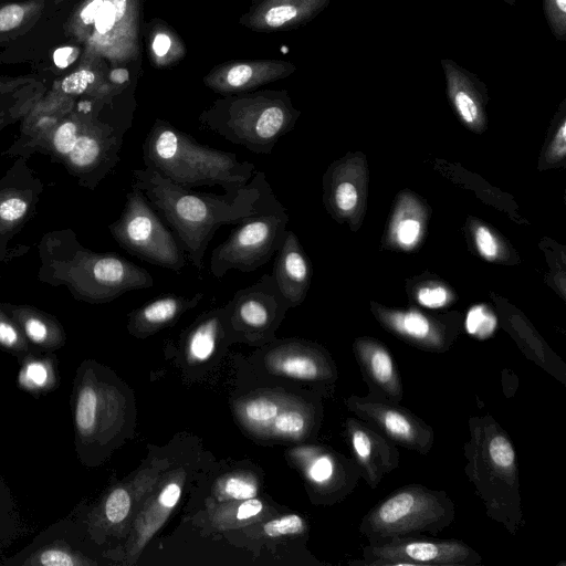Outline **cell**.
<instances>
[{
  "mask_svg": "<svg viewBox=\"0 0 566 566\" xmlns=\"http://www.w3.org/2000/svg\"><path fill=\"white\" fill-rule=\"evenodd\" d=\"M133 176V185L142 190L171 229L187 259L198 271L203 268V255L216 231L245 220L272 190L263 171H255L234 195L195 191L147 167L135 169Z\"/></svg>",
  "mask_w": 566,
  "mask_h": 566,
  "instance_id": "1",
  "label": "cell"
},
{
  "mask_svg": "<svg viewBox=\"0 0 566 566\" xmlns=\"http://www.w3.org/2000/svg\"><path fill=\"white\" fill-rule=\"evenodd\" d=\"M463 444L464 472L486 515L515 535L525 524L517 458L504 428L491 416H472Z\"/></svg>",
  "mask_w": 566,
  "mask_h": 566,
  "instance_id": "2",
  "label": "cell"
},
{
  "mask_svg": "<svg viewBox=\"0 0 566 566\" xmlns=\"http://www.w3.org/2000/svg\"><path fill=\"white\" fill-rule=\"evenodd\" d=\"M142 153L145 167L186 188L220 186L226 193L234 195L255 172L253 163L202 145L163 118L149 128Z\"/></svg>",
  "mask_w": 566,
  "mask_h": 566,
  "instance_id": "3",
  "label": "cell"
},
{
  "mask_svg": "<svg viewBox=\"0 0 566 566\" xmlns=\"http://www.w3.org/2000/svg\"><path fill=\"white\" fill-rule=\"evenodd\" d=\"M301 115L286 90L220 96L198 116L200 125L256 155H270Z\"/></svg>",
  "mask_w": 566,
  "mask_h": 566,
  "instance_id": "4",
  "label": "cell"
},
{
  "mask_svg": "<svg viewBox=\"0 0 566 566\" xmlns=\"http://www.w3.org/2000/svg\"><path fill=\"white\" fill-rule=\"evenodd\" d=\"M454 517V503L447 492L411 483L375 504L360 520L358 530L368 543H376L397 536L436 535Z\"/></svg>",
  "mask_w": 566,
  "mask_h": 566,
  "instance_id": "5",
  "label": "cell"
},
{
  "mask_svg": "<svg viewBox=\"0 0 566 566\" xmlns=\"http://www.w3.org/2000/svg\"><path fill=\"white\" fill-rule=\"evenodd\" d=\"M289 220L286 208L271 190L258 209L212 250L210 273L221 279L231 270L249 273L268 263L284 240Z\"/></svg>",
  "mask_w": 566,
  "mask_h": 566,
  "instance_id": "6",
  "label": "cell"
},
{
  "mask_svg": "<svg viewBox=\"0 0 566 566\" xmlns=\"http://www.w3.org/2000/svg\"><path fill=\"white\" fill-rule=\"evenodd\" d=\"M111 231L124 249L148 263L176 273L187 264V255L177 237L134 185L124 211L111 226Z\"/></svg>",
  "mask_w": 566,
  "mask_h": 566,
  "instance_id": "7",
  "label": "cell"
},
{
  "mask_svg": "<svg viewBox=\"0 0 566 566\" xmlns=\"http://www.w3.org/2000/svg\"><path fill=\"white\" fill-rule=\"evenodd\" d=\"M144 0H88L80 21L92 28L95 50L118 63H139Z\"/></svg>",
  "mask_w": 566,
  "mask_h": 566,
  "instance_id": "8",
  "label": "cell"
},
{
  "mask_svg": "<svg viewBox=\"0 0 566 566\" xmlns=\"http://www.w3.org/2000/svg\"><path fill=\"white\" fill-rule=\"evenodd\" d=\"M363 559L353 564L365 566H478L482 556L461 539L424 535L397 536L368 543Z\"/></svg>",
  "mask_w": 566,
  "mask_h": 566,
  "instance_id": "9",
  "label": "cell"
},
{
  "mask_svg": "<svg viewBox=\"0 0 566 566\" xmlns=\"http://www.w3.org/2000/svg\"><path fill=\"white\" fill-rule=\"evenodd\" d=\"M346 406L397 447L419 454H428L433 448V428L399 403L352 395L346 400Z\"/></svg>",
  "mask_w": 566,
  "mask_h": 566,
  "instance_id": "10",
  "label": "cell"
},
{
  "mask_svg": "<svg viewBox=\"0 0 566 566\" xmlns=\"http://www.w3.org/2000/svg\"><path fill=\"white\" fill-rule=\"evenodd\" d=\"M83 546L82 530L74 518L59 521L36 535L3 565L81 566L94 564Z\"/></svg>",
  "mask_w": 566,
  "mask_h": 566,
  "instance_id": "11",
  "label": "cell"
},
{
  "mask_svg": "<svg viewBox=\"0 0 566 566\" xmlns=\"http://www.w3.org/2000/svg\"><path fill=\"white\" fill-rule=\"evenodd\" d=\"M296 72V65L281 59L230 60L216 64L203 77V85L220 96L256 91Z\"/></svg>",
  "mask_w": 566,
  "mask_h": 566,
  "instance_id": "12",
  "label": "cell"
},
{
  "mask_svg": "<svg viewBox=\"0 0 566 566\" xmlns=\"http://www.w3.org/2000/svg\"><path fill=\"white\" fill-rule=\"evenodd\" d=\"M289 303L279 291L271 274L240 289L222 308L223 318L239 324L240 328L264 331L281 318Z\"/></svg>",
  "mask_w": 566,
  "mask_h": 566,
  "instance_id": "13",
  "label": "cell"
},
{
  "mask_svg": "<svg viewBox=\"0 0 566 566\" xmlns=\"http://www.w3.org/2000/svg\"><path fill=\"white\" fill-rule=\"evenodd\" d=\"M345 433L354 462L369 488L376 489L386 474L399 467L397 446L368 422L347 418Z\"/></svg>",
  "mask_w": 566,
  "mask_h": 566,
  "instance_id": "14",
  "label": "cell"
},
{
  "mask_svg": "<svg viewBox=\"0 0 566 566\" xmlns=\"http://www.w3.org/2000/svg\"><path fill=\"white\" fill-rule=\"evenodd\" d=\"M331 0H253L239 24L259 33L285 32L313 21Z\"/></svg>",
  "mask_w": 566,
  "mask_h": 566,
  "instance_id": "15",
  "label": "cell"
},
{
  "mask_svg": "<svg viewBox=\"0 0 566 566\" xmlns=\"http://www.w3.org/2000/svg\"><path fill=\"white\" fill-rule=\"evenodd\" d=\"M353 348L368 388L367 396L390 403H399L403 398V387L399 369L389 350L381 343L369 337L357 338Z\"/></svg>",
  "mask_w": 566,
  "mask_h": 566,
  "instance_id": "16",
  "label": "cell"
},
{
  "mask_svg": "<svg viewBox=\"0 0 566 566\" xmlns=\"http://www.w3.org/2000/svg\"><path fill=\"white\" fill-rule=\"evenodd\" d=\"M311 264L298 238L287 230L275 253L272 276L290 306L298 305L305 297L311 281Z\"/></svg>",
  "mask_w": 566,
  "mask_h": 566,
  "instance_id": "17",
  "label": "cell"
},
{
  "mask_svg": "<svg viewBox=\"0 0 566 566\" xmlns=\"http://www.w3.org/2000/svg\"><path fill=\"white\" fill-rule=\"evenodd\" d=\"M306 458L305 473L313 485L327 491L331 497L347 496L361 479L354 460L326 449H311Z\"/></svg>",
  "mask_w": 566,
  "mask_h": 566,
  "instance_id": "18",
  "label": "cell"
},
{
  "mask_svg": "<svg viewBox=\"0 0 566 566\" xmlns=\"http://www.w3.org/2000/svg\"><path fill=\"white\" fill-rule=\"evenodd\" d=\"M382 322L397 336L422 350L442 354L453 343L452 331L441 328L438 322L417 311L385 313Z\"/></svg>",
  "mask_w": 566,
  "mask_h": 566,
  "instance_id": "19",
  "label": "cell"
},
{
  "mask_svg": "<svg viewBox=\"0 0 566 566\" xmlns=\"http://www.w3.org/2000/svg\"><path fill=\"white\" fill-rule=\"evenodd\" d=\"M448 96L459 117L475 125L482 117V103L486 87L480 78L452 59H441Z\"/></svg>",
  "mask_w": 566,
  "mask_h": 566,
  "instance_id": "20",
  "label": "cell"
},
{
  "mask_svg": "<svg viewBox=\"0 0 566 566\" xmlns=\"http://www.w3.org/2000/svg\"><path fill=\"white\" fill-rule=\"evenodd\" d=\"M145 41L150 65L157 70L170 69L186 56L184 40L166 21L153 18L145 24Z\"/></svg>",
  "mask_w": 566,
  "mask_h": 566,
  "instance_id": "21",
  "label": "cell"
},
{
  "mask_svg": "<svg viewBox=\"0 0 566 566\" xmlns=\"http://www.w3.org/2000/svg\"><path fill=\"white\" fill-rule=\"evenodd\" d=\"M203 297L199 292L192 296L166 293L136 310L132 319L135 328L155 329L174 322L185 311L195 307Z\"/></svg>",
  "mask_w": 566,
  "mask_h": 566,
  "instance_id": "22",
  "label": "cell"
},
{
  "mask_svg": "<svg viewBox=\"0 0 566 566\" xmlns=\"http://www.w3.org/2000/svg\"><path fill=\"white\" fill-rule=\"evenodd\" d=\"M223 323L222 308L205 315L188 335V350L192 358L207 360L213 354Z\"/></svg>",
  "mask_w": 566,
  "mask_h": 566,
  "instance_id": "23",
  "label": "cell"
},
{
  "mask_svg": "<svg viewBox=\"0 0 566 566\" xmlns=\"http://www.w3.org/2000/svg\"><path fill=\"white\" fill-rule=\"evenodd\" d=\"M280 373L303 380L334 378L331 363L322 355L297 353L283 357L277 364Z\"/></svg>",
  "mask_w": 566,
  "mask_h": 566,
  "instance_id": "24",
  "label": "cell"
},
{
  "mask_svg": "<svg viewBox=\"0 0 566 566\" xmlns=\"http://www.w3.org/2000/svg\"><path fill=\"white\" fill-rule=\"evenodd\" d=\"M17 322L27 339L43 350H54L64 344L62 331L40 315L23 313Z\"/></svg>",
  "mask_w": 566,
  "mask_h": 566,
  "instance_id": "25",
  "label": "cell"
},
{
  "mask_svg": "<svg viewBox=\"0 0 566 566\" xmlns=\"http://www.w3.org/2000/svg\"><path fill=\"white\" fill-rule=\"evenodd\" d=\"M18 380L27 390L33 392L51 389L55 380L52 360L25 357Z\"/></svg>",
  "mask_w": 566,
  "mask_h": 566,
  "instance_id": "26",
  "label": "cell"
},
{
  "mask_svg": "<svg viewBox=\"0 0 566 566\" xmlns=\"http://www.w3.org/2000/svg\"><path fill=\"white\" fill-rule=\"evenodd\" d=\"M20 532V520L9 486L0 475V548Z\"/></svg>",
  "mask_w": 566,
  "mask_h": 566,
  "instance_id": "27",
  "label": "cell"
},
{
  "mask_svg": "<svg viewBox=\"0 0 566 566\" xmlns=\"http://www.w3.org/2000/svg\"><path fill=\"white\" fill-rule=\"evenodd\" d=\"M0 347L24 359L30 354L27 337L10 319L0 314Z\"/></svg>",
  "mask_w": 566,
  "mask_h": 566,
  "instance_id": "28",
  "label": "cell"
},
{
  "mask_svg": "<svg viewBox=\"0 0 566 566\" xmlns=\"http://www.w3.org/2000/svg\"><path fill=\"white\" fill-rule=\"evenodd\" d=\"M547 25L557 41H566V0H542Z\"/></svg>",
  "mask_w": 566,
  "mask_h": 566,
  "instance_id": "29",
  "label": "cell"
},
{
  "mask_svg": "<svg viewBox=\"0 0 566 566\" xmlns=\"http://www.w3.org/2000/svg\"><path fill=\"white\" fill-rule=\"evenodd\" d=\"M130 510V496L124 488L114 489L106 497L104 514L109 523L123 522Z\"/></svg>",
  "mask_w": 566,
  "mask_h": 566,
  "instance_id": "30",
  "label": "cell"
},
{
  "mask_svg": "<svg viewBox=\"0 0 566 566\" xmlns=\"http://www.w3.org/2000/svg\"><path fill=\"white\" fill-rule=\"evenodd\" d=\"M306 427V417L297 410L284 411L274 419L275 431L283 436L301 437L305 432Z\"/></svg>",
  "mask_w": 566,
  "mask_h": 566,
  "instance_id": "31",
  "label": "cell"
},
{
  "mask_svg": "<svg viewBox=\"0 0 566 566\" xmlns=\"http://www.w3.org/2000/svg\"><path fill=\"white\" fill-rule=\"evenodd\" d=\"M244 415L250 422L266 426L277 416V406L269 399H254L245 405Z\"/></svg>",
  "mask_w": 566,
  "mask_h": 566,
  "instance_id": "32",
  "label": "cell"
},
{
  "mask_svg": "<svg viewBox=\"0 0 566 566\" xmlns=\"http://www.w3.org/2000/svg\"><path fill=\"white\" fill-rule=\"evenodd\" d=\"M304 530V521L297 514L284 515L280 518L272 520L264 525V532L270 537L300 534Z\"/></svg>",
  "mask_w": 566,
  "mask_h": 566,
  "instance_id": "33",
  "label": "cell"
},
{
  "mask_svg": "<svg viewBox=\"0 0 566 566\" xmlns=\"http://www.w3.org/2000/svg\"><path fill=\"white\" fill-rule=\"evenodd\" d=\"M358 195L356 187L349 181L337 184L333 191V201L340 212H350L357 205Z\"/></svg>",
  "mask_w": 566,
  "mask_h": 566,
  "instance_id": "34",
  "label": "cell"
},
{
  "mask_svg": "<svg viewBox=\"0 0 566 566\" xmlns=\"http://www.w3.org/2000/svg\"><path fill=\"white\" fill-rule=\"evenodd\" d=\"M96 80L91 70H80L67 75L61 83V90L66 94H81L85 92Z\"/></svg>",
  "mask_w": 566,
  "mask_h": 566,
  "instance_id": "35",
  "label": "cell"
},
{
  "mask_svg": "<svg viewBox=\"0 0 566 566\" xmlns=\"http://www.w3.org/2000/svg\"><path fill=\"white\" fill-rule=\"evenodd\" d=\"M77 126L72 122H65L57 127L53 136V145L57 153L67 155L77 140Z\"/></svg>",
  "mask_w": 566,
  "mask_h": 566,
  "instance_id": "36",
  "label": "cell"
},
{
  "mask_svg": "<svg viewBox=\"0 0 566 566\" xmlns=\"http://www.w3.org/2000/svg\"><path fill=\"white\" fill-rule=\"evenodd\" d=\"M222 491L229 497L247 500L255 496L258 488L250 480L232 476L224 481Z\"/></svg>",
  "mask_w": 566,
  "mask_h": 566,
  "instance_id": "37",
  "label": "cell"
},
{
  "mask_svg": "<svg viewBox=\"0 0 566 566\" xmlns=\"http://www.w3.org/2000/svg\"><path fill=\"white\" fill-rule=\"evenodd\" d=\"M28 210V203L18 197H11L0 202V218L7 222H15Z\"/></svg>",
  "mask_w": 566,
  "mask_h": 566,
  "instance_id": "38",
  "label": "cell"
},
{
  "mask_svg": "<svg viewBox=\"0 0 566 566\" xmlns=\"http://www.w3.org/2000/svg\"><path fill=\"white\" fill-rule=\"evenodd\" d=\"M475 242L480 253L492 260L497 254V244L488 228L481 226L475 231Z\"/></svg>",
  "mask_w": 566,
  "mask_h": 566,
  "instance_id": "39",
  "label": "cell"
},
{
  "mask_svg": "<svg viewBox=\"0 0 566 566\" xmlns=\"http://www.w3.org/2000/svg\"><path fill=\"white\" fill-rule=\"evenodd\" d=\"M24 17V8L9 4L0 9V31H9L18 27Z\"/></svg>",
  "mask_w": 566,
  "mask_h": 566,
  "instance_id": "40",
  "label": "cell"
},
{
  "mask_svg": "<svg viewBox=\"0 0 566 566\" xmlns=\"http://www.w3.org/2000/svg\"><path fill=\"white\" fill-rule=\"evenodd\" d=\"M418 301L427 307H440L447 301V291L441 286L422 287L418 292Z\"/></svg>",
  "mask_w": 566,
  "mask_h": 566,
  "instance_id": "41",
  "label": "cell"
},
{
  "mask_svg": "<svg viewBox=\"0 0 566 566\" xmlns=\"http://www.w3.org/2000/svg\"><path fill=\"white\" fill-rule=\"evenodd\" d=\"M420 231V224L417 220L406 219L399 223L398 240L402 245H411L417 240Z\"/></svg>",
  "mask_w": 566,
  "mask_h": 566,
  "instance_id": "42",
  "label": "cell"
},
{
  "mask_svg": "<svg viewBox=\"0 0 566 566\" xmlns=\"http://www.w3.org/2000/svg\"><path fill=\"white\" fill-rule=\"evenodd\" d=\"M80 56V49L76 46H61L53 52V62L59 69H66Z\"/></svg>",
  "mask_w": 566,
  "mask_h": 566,
  "instance_id": "43",
  "label": "cell"
},
{
  "mask_svg": "<svg viewBox=\"0 0 566 566\" xmlns=\"http://www.w3.org/2000/svg\"><path fill=\"white\" fill-rule=\"evenodd\" d=\"M485 314L482 307H474L470 311L467 318V328L471 334H485V324L482 323L488 317Z\"/></svg>",
  "mask_w": 566,
  "mask_h": 566,
  "instance_id": "44",
  "label": "cell"
},
{
  "mask_svg": "<svg viewBox=\"0 0 566 566\" xmlns=\"http://www.w3.org/2000/svg\"><path fill=\"white\" fill-rule=\"evenodd\" d=\"M263 509V503L256 499H247L243 503H241L237 511L238 520H248L251 518L259 513H261Z\"/></svg>",
  "mask_w": 566,
  "mask_h": 566,
  "instance_id": "45",
  "label": "cell"
},
{
  "mask_svg": "<svg viewBox=\"0 0 566 566\" xmlns=\"http://www.w3.org/2000/svg\"><path fill=\"white\" fill-rule=\"evenodd\" d=\"M181 494L180 486L177 483L168 484L159 494V503L168 509L174 507Z\"/></svg>",
  "mask_w": 566,
  "mask_h": 566,
  "instance_id": "46",
  "label": "cell"
},
{
  "mask_svg": "<svg viewBox=\"0 0 566 566\" xmlns=\"http://www.w3.org/2000/svg\"><path fill=\"white\" fill-rule=\"evenodd\" d=\"M566 149V120H562L555 134L553 150L556 155L563 156Z\"/></svg>",
  "mask_w": 566,
  "mask_h": 566,
  "instance_id": "47",
  "label": "cell"
},
{
  "mask_svg": "<svg viewBox=\"0 0 566 566\" xmlns=\"http://www.w3.org/2000/svg\"><path fill=\"white\" fill-rule=\"evenodd\" d=\"M502 1L509 6H515V3H516V0H502Z\"/></svg>",
  "mask_w": 566,
  "mask_h": 566,
  "instance_id": "48",
  "label": "cell"
}]
</instances>
